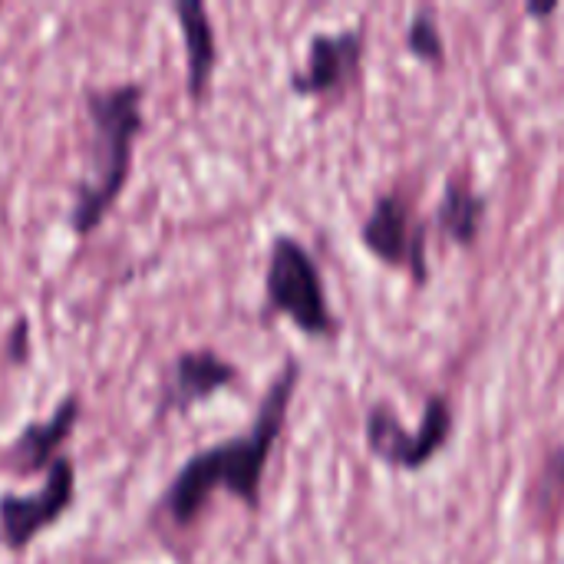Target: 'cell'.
<instances>
[{
    "label": "cell",
    "mask_w": 564,
    "mask_h": 564,
    "mask_svg": "<svg viewBox=\"0 0 564 564\" xmlns=\"http://www.w3.org/2000/svg\"><path fill=\"white\" fill-rule=\"evenodd\" d=\"M482 221H486V198L476 195L466 182L449 178L446 195L436 208V228L443 235H449L456 245L469 248V245H476Z\"/></svg>",
    "instance_id": "8fae6325"
},
{
    "label": "cell",
    "mask_w": 564,
    "mask_h": 564,
    "mask_svg": "<svg viewBox=\"0 0 564 564\" xmlns=\"http://www.w3.org/2000/svg\"><path fill=\"white\" fill-rule=\"evenodd\" d=\"M297 380H301V370L294 360H288L284 370L278 373V380L268 387V393L258 406V416L245 436L215 443L182 463V469L172 476V482L165 486L162 502H159L162 516L175 529H188L205 512V506L215 492H228V496L241 499L251 512L261 506L264 469H268V459L284 433L288 406L297 390Z\"/></svg>",
    "instance_id": "6da1fadb"
},
{
    "label": "cell",
    "mask_w": 564,
    "mask_h": 564,
    "mask_svg": "<svg viewBox=\"0 0 564 564\" xmlns=\"http://www.w3.org/2000/svg\"><path fill=\"white\" fill-rule=\"evenodd\" d=\"M264 294H268V307L291 317V324L307 337L334 334V311L321 271L297 238L291 235L274 238L264 271Z\"/></svg>",
    "instance_id": "3957f363"
},
{
    "label": "cell",
    "mask_w": 564,
    "mask_h": 564,
    "mask_svg": "<svg viewBox=\"0 0 564 564\" xmlns=\"http://www.w3.org/2000/svg\"><path fill=\"white\" fill-rule=\"evenodd\" d=\"M238 380L235 364L218 357L215 350H182L162 373L159 400H155V420H165L172 413H188L202 403H208L215 393L231 387Z\"/></svg>",
    "instance_id": "52a82bcc"
},
{
    "label": "cell",
    "mask_w": 564,
    "mask_h": 564,
    "mask_svg": "<svg viewBox=\"0 0 564 564\" xmlns=\"http://www.w3.org/2000/svg\"><path fill=\"white\" fill-rule=\"evenodd\" d=\"M364 245L370 254L393 268H406L420 284L430 278L426 268V238L420 221L413 218V208L400 195H380L373 202L370 218L364 221Z\"/></svg>",
    "instance_id": "8992f818"
},
{
    "label": "cell",
    "mask_w": 564,
    "mask_h": 564,
    "mask_svg": "<svg viewBox=\"0 0 564 564\" xmlns=\"http://www.w3.org/2000/svg\"><path fill=\"white\" fill-rule=\"evenodd\" d=\"M76 506V466L59 456L36 492H0V545L13 555L26 552Z\"/></svg>",
    "instance_id": "277c9868"
},
{
    "label": "cell",
    "mask_w": 564,
    "mask_h": 564,
    "mask_svg": "<svg viewBox=\"0 0 564 564\" xmlns=\"http://www.w3.org/2000/svg\"><path fill=\"white\" fill-rule=\"evenodd\" d=\"M172 13L178 20L182 43H185V89L192 102H202L212 89V76L218 66L215 26L202 0H175Z\"/></svg>",
    "instance_id": "30bf717a"
},
{
    "label": "cell",
    "mask_w": 564,
    "mask_h": 564,
    "mask_svg": "<svg viewBox=\"0 0 564 564\" xmlns=\"http://www.w3.org/2000/svg\"><path fill=\"white\" fill-rule=\"evenodd\" d=\"M555 10V3H529V13L532 17H549Z\"/></svg>",
    "instance_id": "5bb4252c"
},
{
    "label": "cell",
    "mask_w": 564,
    "mask_h": 564,
    "mask_svg": "<svg viewBox=\"0 0 564 564\" xmlns=\"http://www.w3.org/2000/svg\"><path fill=\"white\" fill-rule=\"evenodd\" d=\"M406 46H410V53H413L416 59H423V63H433V66L443 63L446 46H443L436 17H433L430 10H420V13L413 17V23H410V30H406Z\"/></svg>",
    "instance_id": "7c38bea8"
},
{
    "label": "cell",
    "mask_w": 564,
    "mask_h": 564,
    "mask_svg": "<svg viewBox=\"0 0 564 564\" xmlns=\"http://www.w3.org/2000/svg\"><path fill=\"white\" fill-rule=\"evenodd\" d=\"M145 86L142 83H119L86 93V172L73 185L69 202V231L76 238H89L122 198L135 142L145 129Z\"/></svg>",
    "instance_id": "7a4b0ae2"
},
{
    "label": "cell",
    "mask_w": 564,
    "mask_h": 564,
    "mask_svg": "<svg viewBox=\"0 0 564 564\" xmlns=\"http://www.w3.org/2000/svg\"><path fill=\"white\" fill-rule=\"evenodd\" d=\"M83 416V400L79 393H66L43 420L26 423L13 443L7 446L3 459L20 473V476H36L46 473L63 453V446L69 443V436L76 433V423Z\"/></svg>",
    "instance_id": "ba28073f"
},
{
    "label": "cell",
    "mask_w": 564,
    "mask_h": 564,
    "mask_svg": "<svg viewBox=\"0 0 564 564\" xmlns=\"http://www.w3.org/2000/svg\"><path fill=\"white\" fill-rule=\"evenodd\" d=\"M364 59V33L360 30H344V33H321L311 40L307 50V66L294 73L291 89L297 96H321L334 93L360 73Z\"/></svg>",
    "instance_id": "9c48e42d"
},
{
    "label": "cell",
    "mask_w": 564,
    "mask_h": 564,
    "mask_svg": "<svg viewBox=\"0 0 564 564\" xmlns=\"http://www.w3.org/2000/svg\"><path fill=\"white\" fill-rule=\"evenodd\" d=\"M7 357H10V364H23L30 357V321L26 317H17L7 334Z\"/></svg>",
    "instance_id": "4fadbf2b"
},
{
    "label": "cell",
    "mask_w": 564,
    "mask_h": 564,
    "mask_svg": "<svg viewBox=\"0 0 564 564\" xmlns=\"http://www.w3.org/2000/svg\"><path fill=\"white\" fill-rule=\"evenodd\" d=\"M449 433H453V410L443 397L426 400L416 433H406L400 420L383 406L370 410L367 416V446L377 459H383L393 469H410V473L423 469L446 446Z\"/></svg>",
    "instance_id": "5b68a950"
}]
</instances>
